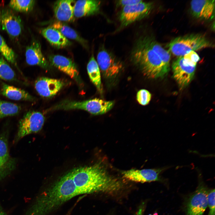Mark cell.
Instances as JSON below:
<instances>
[{
    "instance_id": "1",
    "label": "cell",
    "mask_w": 215,
    "mask_h": 215,
    "mask_svg": "<svg viewBox=\"0 0 215 215\" xmlns=\"http://www.w3.org/2000/svg\"><path fill=\"white\" fill-rule=\"evenodd\" d=\"M69 173L79 195L98 192L115 194L124 188L122 182L100 163L76 168Z\"/></svg>"
},
{
    "instance_id": "2",
    "label": "cell",
    "mask_w": 215,
    "mask_h": 215,
    "mask_svg": "<svg viewBox=\"0 0 215 215\" xmlns=\"http://www.w3.org/2000/svg\"><path fill=\"white\" fill-rule=\"evenodd\" d=\"M79 195L77 187L68 172L39 196L27 215H47Z\"/></svg>"
},
{
    "instance_id": "3",
    "label": "cell",
    "mask_w": 215,
    "mask_h": 215,
    "mask_svg": "<svg viewBox=\"0 0 215 215\" xmlns=\"http://www.w3.org/2000/svg\"><path fill=\"white\" fill-rule=\"evenodd\" d=\"M131 56L134 63L148 77L163 78L167 74L160 59L148 44L144 37L137 41Z\"/></svg>"
},
{
    "instance_id": "4",
    "label": "cell",
    "mask_w": 215,
    "mask_h": 215,
    "mask_svg": "<svg viewBox=\"0 0 215 215\" xmlns=\"http://www.w3.org/2000/svg\"><path fill=\"white\" fill-rule=\"evenodd\" d=\"M167 46L169 51L175 56L180 57L192 51L213 47L214 45L204 36L196 34L177 37L171 41Z\"/></svg>"
},
{
    "instance_id": "5",
    "label": "cell",
    "mask_w": 215,
    "mask_h": 215,
    "mask_svg": "<svg viewBox=\"0 0 215 215\" xmlns=\"http://www.w3.org/2000/svg\"><path fill=\"white\" fill-rule=\"evenodd\" d=\"M153 6L152 2L142 1L123 7L119 16L121 27L126 26L147 16L151 11Z\"/></svg>"
},
{
    "instance_id": "6",
    "label": "cell",
    "mask_w": 215,
    "mask_h": 215,
    "mask_svg": "<svg viewBox=\"0 0 215 215\" xmlns=\"http://www.w3.org/2000/svg\"><path fill=\"white\" fill-rule=\"evenodd\" d=\"M208 191L200 179L196 191L187 203L185 215H202L208 206Z\"/></svg>"
},
{
    "instance_id": "7",
    "label": "cell",
    "mask_w": 215,
    "mask_h": 215,
    "mask_svg": "<svg viewBox=\"0 0 215 215\" xmlns=\"http://www.w3.org/2000/svg\"><path fill=\"white\" fill-rule=\"evenodd\" d=\"M44 120V115L39 112L30 111L26 113L19 121L16 140L40 131L43 126Z\"/></svg>"
},
{
    "instance_id": "8",
    "label": "cell",
    "mask_w": 215,
    "mask_h": 215,
    "mask_svg": "<svg viewBox=\"0 0 215 215\" xmlns=\"http://www.w3.org/2000/svg\"><path fill=\"white\" fill-rule=\"evenodd\" d=\"M96 62L103 76L108 79L115 77L123 67L122 62L105 49L99 51Z\"/></svg>"
},
{
    "instance_id": "9",
    "label": "cell",
    "mask_w": 215,
    "mask_h": 215,
    "mask_svg": "<svg viewBox=\"0 0 215 215\" xmlns=\"http://www.w3.org/2000/svg\"><path fill=\"white\" fill-rule=\"evenodd\" d=\"M167 167L142 170L131 169L122 172L125 178L132 181L144 183L153 181L163 182L161 174Z\"/></svg>"
},
{
    "instance_id": "10",
    "label": "cell",
    "mask_w": 215,
    "mask_h": 215,
    "mask_svg": "<svg viewBox=\"0 0 215 215\" xmlns=\"http://www.w3.org/2000/svg\"><path fill=\"white\" fill-rule=\"evenodd\" d=\"M196 66L187 64L183 56L179 57L173 62V77L181 89L188 86L193 79Z\"/></svg>"
},
{
    "instance_id": "11",
    "label": "cell",
    "mask_w": 215,
    "mask_h": 215,
    "mask_svg": "<svg viewBox=\"0 0 215 215\" xmlns=\"http://www.w3.org/2000/svg\"><path fill=\"white\" fill-rule=\"evenodd\" d=\"M0 24L2 29L12 37H17L21 33V20L19 16L10 10H0Z\"/></svg>"
},
{
    "instance_id": "12",
    "label": "cell",
    "mask_w": 215,
    "mask_h": 215,
    "mask_svg": "<svg viewBox=\"0 0 215 215\" xmlns=\"http://www.w3.org/2000/svg\"><path fill=\"white\" fill-rule=\"evenodd\" d=\"M64 85V82L59 79L41 77L35 81V87L40 96L50 97L55 95Z\"/></svg>"
},
{
    "instance_id": "13",
    "label": "cell",
    "mask_w": 215,
    "mask_h": 215,
    "mask_svg": "<svg viewBox=\"0 0 215 215\" xmlns=\"http://www.w3.org/2000/svg\"><path fill=\"white\" fill-rule=\"evenodd\" d=\"M214 0H194L190 3L191 13L195 18L208 20L214 17Z\"/></svg>"
},
{
    "instance_id": "14",
    "label": "cell",
    "mask_w": 215,
    "mask_h": 215,
    "mask_svg": "<svg viewBox=\"0 0 215 215\" xmlns=\"http://www.w3.org/2000/svg\"><path fill=\"white\" fill-rule=\"evenodd\" d=\"M25 55L28 65H38L46 69L50 68L48 62L42 53L40 43L38 41H33L27 47Z\"/></svg>"
},
{
    "instance_id": "15",
    "label": "cell",
    "mask_w": 215,
    "mask_h": 215,
    "mask_svg": "<svg viewBox=\"0 0 215 215\" xmlns=\"http://www.w3.org/2000/svg\"><path fill=\"white\" fill-rule=\"evenodd\" d=\"M14 160L10 155L7 137L0 136V179L9 174L15 166Z\"/></svg>"
},
{
    "instance_id": "16",
    "label": "cell",
    "mask_w": 215,
    "mask_h": 215,
    "mask_svg": "<svg viewBox=\"0 0 215 215\" xmlns=\"http://www.w3.org/2000/svg\"><path fill=\"white\" fill-rule=\"evenodd\" d=\"M75 1L60 0L56 1L53 7L55 16L58 21L72 22L75 20L74 9Z\"/></svg>"
},
{
    "instance_id": "17",
    "label": "cell",
    "mask_w": 215,
    "mask_h": 215,
    "mask_svg": "<svg viewBox=\"0 0 215 215\" xmlns=\"http://www.w3.org/2000/svg\"><path fill=\"white\" fill-rule=\"evenodd\" d=\"M50 63L71 78L77 80L79 73L74 63L70 59L60 55H52L49 56Z\"/></svg>"
},
{
    "instance_id": "18",
    "label": "cell",
    "mask_w": 215,
    "mask_h": 215,
    "mask_svg": "<svg viewBox=\"0 0 215 215\" xmlns=\"http://www.w3.org/2000/svg\"><path fill=\"white\" fill-rule=\"evenodd\" d=\"M40 32L51 45L58 48L65 47L71 44V42L59 30L50 26L42 29Z\"/></svg>"
},
{
    "instance_id": "19",
    "label": "cell",
    "mask_w": 215,
    "mask_h": 215,
    "mask_svg": "<svg viewBox=\"0 0 215 215\" xmlns=\"http://www.w3.org/2000/svg\"><path fill=\"white\" fill-rule=\"evenodd\" d=\"M100 1L94 0H81L76 1L74 9L75 17L80 18L93 15L99 10Z\"/></svg>"
},
{
    "instance_id": "20",
    "label": "cell",
    "mask_w": 215,
    "mask_h": 215,
    "mask_svg": "<svg viewBox=\"0 0 215 215\" xmlns=\"http://www.w3.org/2000/svg\"><path fill=\"white\" fill-rule=\"evenodd\" d=\"M0 93L11 99L33 101L34 98L24 90L2 82Z\"/></svg>"
},
{
    "instance_id": "21",
    "label": "cell",
    "mask_w": 215,
    "mask_h": 215,
    "mask_svg": "<svg viewBox=\"0 0 215 215\" xmlns=\"http://www.w3.org/2000/svg\"><path fill=\"white\" fill-rule=\"evenodd\" d=\"M150 47L156 53L163 64L165 71L167 74L170 69L171 54L169 51L163 48L156 41L150 37H144Z\"/></svg>"
},
{
    "instance_id": "22",
    "label": "cell",
    "mask_w": 215,
    "mask_h": 215,
    "mask_svg": "<svg viewBox=\"0 0 215 215\" xmlns=\"http://www.w3.org/2000/svg\"><path fill=\"white\" fill-rule=\"evenodd\" d=\"M59 30L66 38L75 40L84 47L87 46L86 41L72 28L62 22L56 21L50 26Z\"/></svg>"
},
{
    "instance_id": "23",
    "label": "cell",
    "mask_w": 215,
    "mask_h": 215,
    "mask_svg": "<svg viewBox=\"0 0 215 215\" xmlns=\"http://www.w3.org/2000/svg\"><path fill=\"white\" fill-rule=\"evenodd\" d=\"M87 70L90 79L99 92H102L100 69L93 55L87 66Z\"/></svg>"
},
{
    "instance_id": "24",
    "label": "cell",
    "mask_w": 215,
    "mask_h": 215,
    "mask_svg": "<svg viewBox=\"0 0 215 215\" xmlns=\"http://www.w3.org/2000/svg\"><path fill=\"white\" fill-rule=\"evenodd\" d=\"M21 109L20 106L15 104L0 100V119L16 115Z\"/></svg>"
},
{
    "instance_id": "25",
    "label": "cell",
    "mask_w": 215,
    "mask_h": 215,
    "mask_svg": "<svg viewBox=\"0 0 215 215\" xmlns=\"http://www.w3.org/2000/svg\"><path fill=\"white\" fill-rule=\"evenodd\" d=\"M35 0H11L9 6L14 10L19 12H28L33 8L35 3Z\"/></svg>"
},
{
    "instance_id": "26",
    "label": "cell",
    "mask_w": 215,
    "mask_h": 215,
    "mask_svg": "<svg viewBox=\"0 0 215 215\" xmlns=\"http://www.w3.org/2000/svg\"><path fill=\"white\" fill-rule=\"evenodd\" d=\"M16 79L14 71L4 59L0 57V79L12 81Z\"/></svg>"
},
{
    "instance_id": "27",
    "label": "cell",
    "mask_w": 215,
    "mask_h": 215,
    "mask_svg": "<svg viewBox=\"0 0 215 215\" xmlns=\"http://www.w3.org/2000/svg\"><path fill=\"white\" fill-rule=\"evenodd\" d=\"M0 53L9 62L12 64L15 63V55L14 51L7 45L0 34Z\"/></svg>"
},
{
    "instance_id": "28",
    "label": "cell",
    "mask_w": 215,
    "mask_h": 215,
    "mask_svg": "<svg viewBox=\"0 0 215 215\" xmlns=\"http://www.w3.org/2000/svg\"><path fill=\"white\" fill-rule=\"evenodd\" d=\"M151 96V94L148 91L145 89H141L137 93L136 99L140 105H145L149 103Z\"/></svg>"
},
{
    "instance_id": "29",
    "label": "cell",
    "mask_w": 215,
    "mask_h": 215,
    "mask_svg": "<svg viewBox=\"0 0 215 215\" xmlns=\"http://www.w3.org/2000/svg\"><path fill=\"white\" fill-rule=\"evenodd\" d=\"M183 57L185 62L192 66H196L197 63L200 59L198 54L193 51L189 52Z\"/></svg>"
},
{
    "instance_id": "30",
    "label": "cell",
    "mask_w": 215,
    "mask_h": 215,
    "mask_svg": "<svg viewBox=\"0 0 215 215\" xmlns=\"http://www.w3.org/2000/svg\"><path fill=\"white\" fill-rule=\"evenodd\" d=\"M215 189L208 191V205L209 208L208 215H215Z\"/></svg>"
},
{
    "instance_id": "31",
    "label": "cell",
    "mask_w": 215,
    "mask_h": 215,
    "mask_svg": "<svg viewBox=\"0 0 215 215\" xmlns=\"http://www.w3.org/2000/svg\"><path fill=\"white\" fill-rule=\"evenodd\" d=\"M143 1L140 0H124L117 1L116 4L118 6L124 7L139 3Z\"/></svg>"
},
{
    "instance_id": "32",
    "label": "cell",
    "mask_w": 215,
    "mask_h": 215,
    "mask_svg": "<svg viewBox=\"0 0 215 215\" xmlns=\"http://www.w3.org/2000/svg\"><path fill=\"white\" fill-rule=\"evenodd\" d=\"M0 215H7L0 205Z\"/></svg>"
},
{
    "instance_id": "33",
    "label": "cell",
    "mask_w": 215,
    "mask_h": 215,
    "mask_svg": "<svg viewBox=\"0 0 215 215\" xmlns=\"http://www.w3.org/2000/svg\"><path fill=\"white\" fill-rule=\"evenodd\" d=\"M157 215V214L156 213L154 214L153 215V214H150V215Z\"/></svg>"
}]
</instances>
